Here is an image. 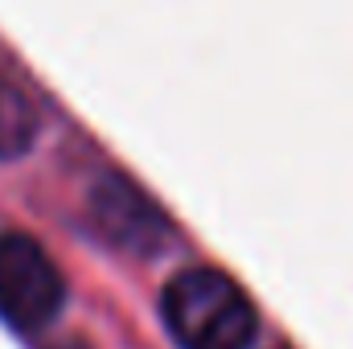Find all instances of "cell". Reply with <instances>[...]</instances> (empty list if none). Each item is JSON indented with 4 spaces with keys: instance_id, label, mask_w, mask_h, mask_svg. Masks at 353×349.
Wrapping results in <instances>:
<instances>
[{
    "instance_id": "obj_3",
    "label": "cell",
    "mask_w": 353,
    "mask_h": 349,
    "mask_svg": "<svg viewBox=\"0 0 353 349\" xmlns=\"http://www.w3.org/2000/svg\"><path fill=\"white\" fill-rule=\"evenodd\" d=\"M90 226L119 251L152 255L169 243V214L128 177H103L90 189Z\"/></svg>"
},
{
    "instance_id": "obj_4",
    "label": "cell",
    "mask_w": 353,
    "mask_h": 349,
    "mask_svg": "<svg viewBox=\"0 0 353 349\" xmlns=\"http://www.w3.org/2000/svg\"><path fill=\"white\" fill-rule=\"evenodd\" d=\"M37 136V111L33 103L12 87L0 83V157H17L33 144Z\"/></svg>"
},
{
    "instance_id": "obj_1",
    "label": "cell",
    "mask_w": 353,
    "mask_h": 349,
    "mask_svg": "<svg viewBox=\"0 0 353 349\" xmlns=\"http://www.w3.org/2000/svg\"><path fill=\"white\" fill-rule=\"evenodd\" d=\"M165 325L181 349H251L259 333L247 292L214 267L181 271L165 288Z\"/></svg>"
},
{
    "instance_id": "obj_2",
    "label": "cell",
    "mask_w": 353,
    "mask_h": 349,
    "mask_svg": "<svg viewBox=\"0 0 353 349\" xmlns=\"http://www.w3.org/2000/svg\"><path fill=\"white\" fill-rule=\"evenodd\" d=\"M62 300V271L41 251V243L25 235H0V317L12 329L33 333L58 317Z\"/></svg>"
}]
</instances>
